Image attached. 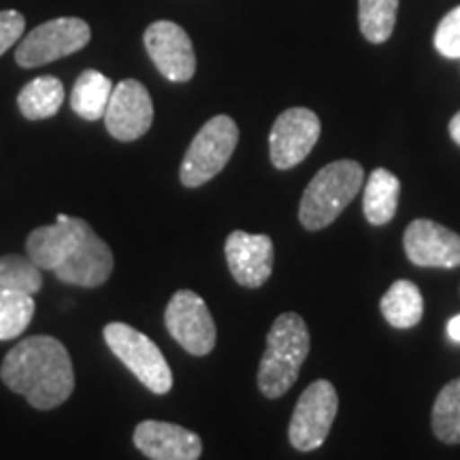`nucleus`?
Returning <instances> with one entry per match:
<instances>
[{
    "label": "nucleus",
    "instance_id": "nucleus-1",
    "mask_svg": "<svg viewBox=\"0 0 460 460\" xmlns=\"http://www.w3.org/2000/svg\"><path fill=\"white\" fill-rule=\"evenodd\" d=\"M0 377L13 393L26 396L37 410L62 405L75 388L73 362L58 339L34 335L15 345L4 356Z\"/></svg>",
    "mask_w": 460,
    "mask_h": 460
},
{
    "label": "nucleus",
    "instance_id": "nucleus-2",
    "mask_svg": "<svg viewBox=\"0 0 460 460\" xmlns=\"http://www.w3.org/2000/svg\"><path fill=\"white\" fill-rule=\"evenodd\" d=\"M309 354V331L301 315L295 312L281 314L273 322L267 335L261 367H258V388L267 399H279L295 386L303 362Z\"/></svg>",
    "mask_w": 460,
    "mask_h": 460
},
{
    "label": "nucleus",
    "instance_id": "nucleus-3",
    "mask_svg": "<svg viewBox=\"0 0 460 460\" xmlns=\"http://www.w3.org/2000/svg\"><path fill=\"white\" fill-rule=\"evenodd\" d=\"M362 181L365 169L356 160H337L326 164L305 188L298 220L307 230L331 226L360 192Z\"/></svg>",
    "mask_w": 460,
    "mask_h": 460
},
{
    "label": "nucleus",
    "instance_id": "nucleus-4",
    "mask_svg": "<svg viewBox=\"0 0 460 460\" xmlns=\"http://www.w3.org/2000/svg\"><path fill=\"white\" fill-rule=\"evenodd\" d=\"M239 143V128L228 115H216L207 122L183 156L180 180L186 188H199L211 181L228 160Z\"/></svg>",
    "mask_w": 460,
    "mask_h": 460
},
{
    "label": "nucleus",
    "instance_id": "nucleus-5",
    "mask_svg": "<svg viewBox=\"0 0 460 460\" xmlns=\"http://www.w3.org/2000/svg\"><path fill=\"white\" fill-rule=\"evenodd\" d=\"M109 349L124 362L139 382L154 394H166L172 388V373L160 348L124 322H111L102 331Z\"/></svg>",
    "mask_w": 460,
    "mask_h": 460
},
{
    "label": "nucleus",
    "instance_id": "nucleus-6",
    "mask_svg": "<svg viewBox=\"0 0 460 460\" xmlns=\"http://www.w3.org/2000/svg\"><path fill=\"white\" fill-rule=\"evenodd\" d=\"M339 396L329 379H318L305 388L292 413L288 439L298 452H314L324 444L337 418Z\"/></svg>",
    "mask_w": 460,
    "mask_h": 460
},
{
    "label": "nucleus",
    "instance_id": "nucleus-7",
    "mask_svg": "<svg viewBox=\"0 0 460 460\" xmlns=\"http://www.w3.org/2000/svg\"><path fill=\"white\" fill-rule=\"evenodd\" d=\"M90 26L79 17H58L37 26L22 39L15 51L17 65L37 68L60 58L71 56L90 43Z\"/></svg>",
    "mask_w": 460,
    "mask_h": 460
},
{
    "label": "nucleus",
    "instance_id": "nucleus-8",
    "mask_svg": "<svg viewBox=\"0 0 460 460\" xmlns=\"http://www.w3.org/2000/svg\"><path fill=\"white\" fill-rule=\"evenodd\" d=\"M164 324L169 335L192 356H207L216 348V322L197 292H175L166 305Z\"/></svg>",
    "mask_w": 460,
    "mask_h": 460
},
{
    "label": "nucleus",
    "instance_id": "nucleus-9",
    "mask_svg": "<svg viewBox=\"0 0 460 460\" xmlns=\"http://www.w3.org/2000/svg\"><path fill=\"white\" fill-rule=\"evenodd\" d=\"M322 124L312 109L292 107L275 119L269 135V152L271 163L279 171H288L301 164L312 154L320 139Z\"/></svg>",
    "mask_w": 460,
    "mask_h": 460
},
{
    "label": "nucleus",
    "instance_id": "nucleus-10",
    "mask_svg": "<svg viewBox=\"0 0 460 460\" xmlns=\"http://www.w3.org/2000/svg\"><path fill=\"white\" fill-rule=\"evenodd\" d=\"M109 135L118 141H137L152 128L154 102L146 85L137 79H124L113 85L105 111Z\"/></svg>",
    "mask_w": 460,
    "mask_h": 460
},
{
    "label": "nucleus",
    "instance_id": "nucleus-11",
    "mask_svg": "<svg viewBox=\"0 0 460 460\" xmlns=\"http://www.w3.org/2000/svg\"><path fill=\"white\" fill-rule=\"evenodd\" d=\"M146 49L163 77L172 84H186L197 71V54L188 32L175 22H154L146 31Z\"/></svg>",
    "mask_w": 460,
    "mask_h": 460
},
{
    "label": "nucleus",
    "instance_id": "nucleus-12",
    "mask_svg": "<svg viewBox=\"0 0 460 460\" xmlns=\"http://www.w3.org/2000/svg\"><path fill=\"white\" fill-rule=\"evenodd\" d=\"M92 226L82 217L60 214L54 224L32 230L26 239L28 258L45 271H56L79 243L88 237Z\"/></svg>",
    "mask_w": 460,
    "mask_h": 460
},
{
    "label": "nucleus",
    "instance_id": "nucleus-13",
    "mask_svg": "<svg viewBox=\"0 0 460 460\" xmlns=\"http://www.w3.org/2000/svg\"><path fill=\"white\" fill-rule=\"evenodd\" d=\"M402 245L418 267H460V234L433 220H413L402 234Z\"/></svg>",
    "mask_w": 460,
    "mask_h": 460
},
{
    "label": "nucleus",
    "instance_id": "nucleus-14",
    "mask_svg": "<svg viewBox=\"0 0 460 460\" xmlns=\"http://www.w3.org/2000/svg\"><path fill=\"white\" fill-rule=\"evenodd\" d=\"M226 262L234 281L243 288H261L273 273V241L267 234L234 230L228 234Z\"/></svg>",
    "mask_w": 460,
    "mask_h": 460
},
{
    "label": "nucleus",
    "instance_id": "nucleus-15",
    "mask_svg": "<svg viewBox=\"0 0 460 460\" xmlns=\"http://www.w3.org/2000/svg\"><path fill=\"white\" fill-rule=\"evenodd\" d=\"M132 441L149 460H199L203 454V441L197 433L158 420L141 422Z\"/></svg>",
    "mask_w": 460,
    "mask_h": 460
},
{
    "label": "nucleus",
    "instance_id": "nucleus-16",
    "mask_svg": "<svg viewBox=\"0 0 460 460\" xmlns=\"http://www.w3.org/2000/svg\"><path fill=\"white\" fill-rule=\"evenodd\" d=\"M113 271V252L94 230L79 243L77 250L56 269L62 284L96 288L102 286Z\"/></svg>",
    "mask_w": 460,
    "mask_h": 460
},
{
    "label": "nucleus",
    "instance_id": "nucleus-17",
    "mask_svg": "<svg viewBox=\"0 0 460 460\" xmlns=\"http://www.w3.org/2000/svg\"><path fill=\"white\" fill-rule=\"evenodd\" d=\"M401 181L399 177L386 169H376L369 175L365 186V197H362V209H365L367 222L373 226H384L393 222L399 205Z\"/></svg>",
    "mask_w": 460,
    "mask_h": 460
},
{
    "label": "nucleus",
    "instance_id": "nucleus-18",
    "mask_svg": "<svg viewBox=\"0 0 460 460\" xmlns=\"http://www.w3.org/2000/svg\"><path fill=\"white\" fill-rule=\"evenodd\" d=\"M113 82L101 71H84L77 77L71 92V107L79 118L96 122L105 118L109 99H111Z\"/></svg>",
    "mask_w": 460,
    "mask_h": 460
},
{
    "label": "nucleus",
    "instance_id": "nucleus-19",
    "mask_svg": "<svg viewBox=\"0 0 460 460\" xmlns=\"http://www.w3.org/2000/svg\"><path fill=\"white\" fill-rule=\"evenodd\" d=\"M379 307H382L384 318L394 329H411L422 320L424 314L422 295H420L418 286L407 279L394 281L382 296Z\"/></svg>",
    "mask_w": 460,
    "mask_h": 460
},
{
    "label": "nucleus",
    "instance_id": "nucleus-20",
    "mask_svg": "<svg viewBox=\"0 0 460 460\" xmlns=\"http://www.w3.org/2000/svg\"><path fill=\"white\" fill-rule=\"evenodd\" d=\"M62 102H65V85L51 75L32 79L17 96V107L26 119H48L60 111Z\"/></svg>",
    "mask_w": 460,
    "mask_h": 460
},
{
    "label": "nucleus",
    "instance_id": "nucleus-21",
    "mask_svg": "<svg viewBox=\"0 0 460 460\" xmlns=\"http://www.w3.org/2000/svg\"><path fill=\"white\" fill-rule=\"evenodd\" d=\"M43 269H39L31 258L9 254L0 258V295H37L43 288Z\"/></svg>",
    "mask_w": 460,
    "mask_h": 460
},
{
    "label": "nucleus",
    "instance_id": "nucleus-22",
    "mask_svg": "<svg viewBox=\"0 0 460 460\" xmlns=\"http://www.w3.org/2000/svg\"><path fill=\"white\" fill-rule=\"evenodd\" d=\"M433 430L444 444H460V379L441 388L433 405Z\"/></svg>",
    "mask_w": 460,
    "mask_h": 460
},
{
    "label": "nucleus",
    "instance_id": "nucleus-23",
    "mask_svg": "<svg viewBox=\"0 0 460 460\" xmlns=\"http://www.w3.org/2000/svg\"><path fill=\"white\" fill-rule=\"evenodd\" d=\"M399 0H358V24L367 41H388L396 24Z\"/></svg>",
    "mask_w": 460,
    "mask_h": 460
},
{
    "label": "nucleus",
    "instance_id": "nucleus-24",
    "mask_svg": "<svg viewBox=\"0 0 460 460\" xmlns=\"http://www.w3.org/2000/svg\"><path fill=\"white\" fill-rule=\"evenodd\" d=\"M34 318V298L31 295H0V341L20 337Z\"/></svg>",
    "mask_w": 460,
    "mask_h": 460
},
{
    "label": "nucleus",
    "instance_id": "nucleus-25",
    "mask_svg": "<svg viewBox=\"0 0 460 460\" xmlns=\"http://www.w3.org/2000/svg\"><path fill=\"white\" fill-rule=\"evenodd\" d=\"M435 48L446 58H460V7L444 15L435 31Z\"/></svg>",
    "mask_w": 460,
    "mask_h": 460
},
{
    "label": "nucleus",
    "instance_id": "nucleus-26",
    "mask_svg": "<svg viewBox=\"0 0 460 460\" xmlns=\"http://www.w3.org/2000/svg\"><path fill=\"white\" fill-rule=\"evenodd\" d=\"M26 31V20L20 11H0V56L20 41Z\"/></svg>",
    "mask_w": 460,
    "mask_h": 460
},
{
    "label": "nucleus",
    "instance_id": "nucleus-27",
    "mask_svg": "<svg viewBox=\"0 0 460 460\" xmlns=\"http://www.w3.org/2000/svg\"><path fill=\"white\" fill-rule=\"evenodd\" d=\"M447 337H450L454 343H460V314L454 315V318L447 322Z\"/></svg>",
    "mask_w": 460,
    "mask_h": 460
},
{
    "label": "nucleus",
    "instance_id": "nucleus-28",
    "mask_svg": "<svg viewBox=\"0 0 460 460\" xmlns=\"http://www.w3.org/2000/svg\"><path fill=\"white\" fill-rule=\"evenodd\" d=\"M450 137L454 139V143H458L460 146V111L454 115L450 122Z\"/></svg>",
    "mask_w": 460,
    "mask_h": 460
}]
</instances>
